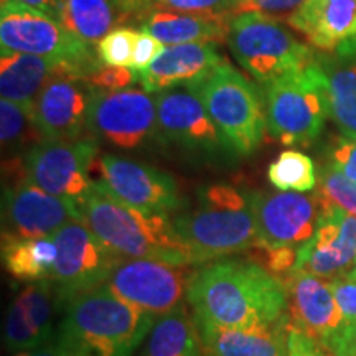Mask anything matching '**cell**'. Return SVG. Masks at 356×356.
Here are the masks:
<instances>
[{"label": "cell", "mask_w": 356, "mask_h": 356, "mask_svg": "<svg viewBox=\"0 0 356 356\" xmlns=\"http://www.w3.org/2000/svg\"><path fill=\"white\" fill-rule=\"evenodd\" d=\"M188 304L197 325L259 328L287 314L284 282L251 259H218L193 273Z\"/></svg>", "instance_id": "cell-1"}, {"label": "cell", "mask_w": 356, "mask_h": 356, "mask_svg": "<svg viewBox=\"0 0 356 356\" xmlns=\"http://www.w3.org/2000/svg\"><path fill=\"white\" fill-rule=\"evenodd\" d=\"M155 322L152 315L99 286L65 300L55 345L68 356H132Z\"/></svg>", "instance_id": "cell-2"}, {"label": "cell", "mask_w": 356, "mask_h": 356, "mask_svg": "<svg viewBox=\"0 0 356 356\" xmlns=\"http://www.w3.org/2000/svg\"><path fill=\"white\" fill-rule=\"evenodd\" d=\"M83 222L119 259L191 266L193 256L165 213H144L114 198L101 181L79 203Z\"/></svg>", "instance_id": "cell-3"}, {"label": "cell", "mask_w": 356, "mask_h": 356, "mask_svg": "<svg viewBox=\"0 0 356 356\" xmlns=\"http://www.w3.org/2000/svg\"><path fill=\"white\" fill-rule=\"evenodd\" d=\"M173 225L190 248L193 264L225 259L248 251L257 241L249 195L231 185H211L200 191V207L173 218Z\"/></svg>", "instance_id": "cell-4"}, {"label": "cell", "mask_w": 356, "mask_h": 356, "mask_svg": "<svg viewBox=\"0 0 356 356\" xmlns=\"http://www.w3.org/2000/svg\"><path fill=\"white\" fill-rule=\"evenodd\" d=\"M267 129L286 145L310 144L330 118L328 79L320 63L264 84Z\"/></svg>", "instance_id": "cell-5"}, {"label": "cell", "mask_w": 356, "mask_h": 356, "mask_svg": "<svg viewBox=\"0 0 356 356\" xmlns=\"http://www.w3.org/2000/svg\"><path fill=\"white\" fill-rule=\"evenodd\" d=\"M185 88L202 99L233 152L249 155L261 145L267 127L266 108L254 84L228 61Z\"/></svg>", "instance_id": "cell-6"}, {"label": "cell", "mask_w": 356, "mask_h": 356, "mask_svg": "<svg viewBox=\"0 0 356 356\" xmlns=\"http://www.w3.org/2000/svg\"><path fill=\"white\" fill-rule=\"evenodd\" d=\"M228 44L236 61L261 84L314 63V53L307 44L297 42L279 20L261 13L236 15Z\"/></svg>", "instance_id": "cell-7"}, {"label": "cell", "mask_w": 356, "mask_h": 356, "mask_svg": "<svg viewBox=\"0 0 356 356\" xmlns=\"http://www.w3.org/2000/svg\"><path fill=\"white\" fill-rule=\"evenodd\" d=\"M0 43L3 50L68 65L83 78L102 65L92 44L74 37L60 22L13 2H2L0 8Z\"/></svg>", "instance_id": "cell-8"}, {"label": "cell", "mask_w": 356, "mask_h": 356, "mask_svg": "<svg viewBox=\"0 0 356 356\" xmlns=\"http://www.w3.org/2000/svg\"><path fill=\"white\" fill-rule=\"evenodd\" d=\"M86 132L96 142L118 149H139L157 136L155 96L136 88L121 91L95 89Z\"/></svg>", "instance_id": "cell-9"}, {"label": "cell", "mask_w": 356, "mask_h": 356, "mask_svg": "<svg viewBox=\"0 0 356 356\" xmlns=\"http://www.w3.org/2000/svg\"><path fill=\"white\" fill-rule=\"evenodd\" d=\"M186 267L155 259H121L104 286L127 304L160 318L188 297L193 273Z\"/></svg>", "instance_id": "cell-10"}, {"label": "cell", "mask_w": 356, "mask_h": 356, "mask_svg": "<svg viewBox=\"0 0 356 356\" xmlns=\"http://www.w3.org/2000/svg\"><path fill=\"white\" fill-rule=\"evenodd\" d=\"M97 144L92 137L76 140H43L25 154L24 163L33 185L55 195L81 203L95 186L91 180Z\"/></svg>", "instance_id": "cell-11"}, {"label": "cell", "mask_w": 356, "mask_h": 356, "mask_svg": "<svg viewBox=\"0 0 356 356\" xmlns=\"http://www.w3.org/2000/svg\"><path fill=\"white\" fill-rule=\"evenodd\" d=\"M51 238L56 244V262L50 280L65 300L78 292L104 286L121 261L79 220L66 222Z\"/></svg>", "instance_id": "cell-12"}, {"label": "cell", "mask_w": 356, "mask_h": 356, "mask_svg": "<svg viewBox=\"0 0 356 356\" xmlns=\"http://www.w3.org/2000/svg\"><path fill=\"white\" fill-rule=\"evenodd\" d=\"M95 88L71 66L60 63L32 108L43 140L81 139L88 126Z\"/></svg>", "instance_id": "cell-13"}, {"label": "cell", "mask_w": 356, "mask_h": 356, "mask_svg": "<svg viewBox=\"0 0 356 356\" xmlns=\"http://www.w3.org/2000/svg\"><path fill=\"white\" fill-rule=\"evenodd\" d=\"M83 221L74 200L55 197L29 178L10 181L3 191V233L15 238H51L66 222Z\"/></svg>", "instance_id": "cell-14"}, {"label": "cell", "mask_w": 356, "mask_h": 356, "mask_svg": "<svg viewBox=\"0 0 356 356\" xmlns=\"http://www.w3.org/2000/svg\"><path fill=\"white\" fill-rule=\"evenodd\" d=\"M101 184L119 202L144 213H168L180 207L175 180L149 163L106 154L99 160Z\"/></svg>", "instance_id": "cell-15"}, {"label": "cell", "mask_w": 356, "mask_h": 356, "mask_svg": "<svg viewBox=\"0 0 356 356\" xmlns=\"http://www.w3.org/2000/svg\"><path fill=\"white\" fill-rule=\"evenodd\" d=\"M318 202L320 218L317 231L314 238L299 249L293 270L333 280L348 274L355 267L356 216L320 197Z\"/></svg>", "instance_id": "cell-16"}, {"label": "cell", "mask_w": 356, "mask_h": 356, "mask_svg": "<svg viewBox=\"0 0 356 356\" xmlns=\"http://www.w3.org/2000/svg\"><path fill=\"white\" fill-rule=\"evenodd\" d=\"M257 225V241L267 246L302 248L318 226L320 202L299 191H254L249 195Z\"/></svg>", "instance_id": "cell-17"}, {"label": "cell", "mask_w": 356, "mask_h": 356, "mask_svg": "<svg viewBox=\"0 0 356 356\" xmlns=\"http://www.w3.org/2000/svg\"><path fill=\"white\" fill-rule=\"evenodd\" d=\"M155 102L157 136L162 140L203 154L231 150L202 99L191 89L180 86L157 92Z\"/></svg>", "instance_id": "cell-18"}, {"label": "cell", "mask_w": 356, "mask_h": 356, "mask_svg": "<svg viewBox=\"0 0 356 356\" xmlns=\"http://www.w3.org/2000/svg\"><path fill=\"white\" fill-rule=\"evenodd\" d=\"M282 282L287 292L289 330L305 333L322 345L340 330L343 317L327 280L292 270Z\"/></svg>", "instance_id": "cell-19"}, {"label": "cell", "mask_w": 356, "mask_h": 356, "mask_svg": "<svg viewBox=\"0 0 356 356\" xmlns=\"http://www.w3.org/2000/svg\"><path fill=\"white\" fill-rule=\"evenodd\" d=\"M215 43H185L167 47L157 61L140 73V84L150 95L188 86L225 63Z\"/></svg>", "instance_id": "cell-20"}, {"label": "cell", "mask_w": 356, "mask_h": 356, "mask_svg": "<svg viewBox=\"0 0 356 356\" xmlns=\"http://www.w3.org/2000/svg\"><path fill=\"white\" fill-rule=\"evenodd\" d=\"M287 24L323 51L356 38V0H307Z\"/></svg>", "instance_id": "cell-21"}, {"label": "cell", "mask_w": 356, "mask_h": 356, "mask_svg": "<svg viewBox=\"0 0 356 356\" xmlns=\"http://www.w3.org/2000/svg\"><path fill=\"white\" fill-rule=\"evenodd\" d=\"M208 356H289L287 314L277 323L259 328L197 325Z\"/></svg>", "instance_id": "cell-22"}, {"label": "cell", "mask_w": 356, "mask_h": 356, "mask_svg": "<svg viewBox=\"0 0 356 356\" xmlns=\"http://www.w3.org/2000/svg\"><path fill=\"white\" fill-rule=\"evenodd\" d=\"M233 19L231 13L207 15L155 8L140 22V29L167 47L185 43H222L228 40Z\"/></svg>", "instance_id": "cell-23"}, {"label": "cell", "mask_w": 356, "mask_h": 356, "mask_svg": "<svg viewBox=\"0 0 356 356\" xmlns=\"http://www.w3.org/2000/svg\"><path fill=\"white\" fill-rule=\"evenodd\" d=\"M50 58L12 50L0 53V95L32 113L35 101L58 68Z\"/></svg>", "instance_id": "cell-24"}, {"label": "cell", "mask_w": 356, "mask_h": 356, "mask_svg": "<svg viewBox=\"0 0 356 356\" xmlns=\"http://www.w3.org/2000/svg\"><path fill=\"white\" fill-rule=\"evenodd\" d=\"M337 58L322 60L328 79L330 118L343 137L356 139V38L338 47Z\"/></svg>", "instance_id": "cell-25"}, {"label": "cell", "mask_w": 356, "mask_h": 356, "mask_svg": "<svg viewBox=\"0 0 356 356\" xmlns=\"http://www.w3.org/2000/svg\"><path fill=\"white\" fill-rule=\"evenodd\" d=\"M2 262L7 273L20 282L50 280L56 244L53 238H15L2 233Z\"/></svg>", "instance_id": "cell-26"}, {"label": "cell", "mask_w": 356, "mask_h": 356, "mask_svg": "<svg viewBox=\"0 0 356 356\" xmlns=\"http://www.w3.org/2000/svg\"><path fill=\"white\" fill-rule=\"evenodd\" d=\"M204 353L195 317L185 305L160 317L150 332L142 356H202Z\"/></svg>", "instance_id": "cell-27"}, {"label": "cell", "mask_w": 356, "mask_h": 356, "mask_svg": "<svg viewBox=\"0 0 356 356\" xmlns=\"http://www.w3.org/2000/svg\"><path fill=\"white\" fill-rule=\"evenodd\" d=\"M122 22L115 0H63L60 24L74 37L89 44H96L113 26Z\"/></svg>", "instance_id": "cell-28"}, {"label": "cell", "mask_w": 356, "mask_h": 356, "mask_svg": "<svg viewBox=\"0 0 356 356\" xmlns=\"http://www.w3.org/2000/svg\"><path fill=\"white\" fill-rule=\"evenodd\" d=\"M17 300L24 307L30 327L37 333L43 345H55L58 323L56 317L63 310L65 299L51 280L29 284Z\"/></svg>", "instance_id": "cell-29"}, {"label": "cell", "mask_w": 356, "mask_h": 356, "mask_svg": "<svg viewBox=\"0 0 356 356\" xmlns=\"http://www.w3.org/2000/svg\"><path fill=\"white\" fill-rule=\"evenodd\" d=\"M267 180L280 191H310L317 186L314 160L299 150H284L267 167Z\"/></svg>", "instance_id": "cell-30"}, {"label": "cell", "mask_w": 356, "mask_h": 356, "mask_svg": "<svg viewBox=\"0 0 356 356\" xmlns=\"http://www.w3.org/2000/svg\"><path fill=\"white\" fill-rule=\"evenodd\" d=\"M0 140L7 150H20L22 147L33 145L43 142L42 134L35 126L32 114L24 106L17 102L0 101Z\"/></svg>", "instance_id": "cell-31"}, {"label": "cell", "mask_w": 356, "mask_h": 356, "mask_svg": "<svg viewBox=\"0 0 356 356\" xmlns=\"http://www.w3.org/2000/svg\"><path fill=\"white\" fill-rule=\"evenodd\" d=\"M317 195L356 216V181L350 180L330 163L320 168Z\"/></svg>", "instance_id": "cell-32"}, {"label": "cell", "mask_w": 356, "mask_h": 356, "mask_svg": "<svg viewBox=\"0 0 356 356\" xmlns=\"http://www.w3.org/2000/svg\"><path fill=\"white\" fill-rule=\"evenodd\" d=\"M139 32L129 26H118L111 30L101 42L96 43L99 60L108 66H124L131 68L136 40Z\"/></svg>", "instance_id": "cell-33"}, {"label": "cell", "mask_w": 356, "mask_h": 356, "mask_svg": "<svg viewBox=\"0 0 356 356\" xmlns=\"http://www.w3.org/2000/svg\"><path fill=\"white\" fill-rule=\"evenodd\" d=\"M299 249L300 248L292 246H267V244L256 241L246 252L249 259L264 267L274 277L282 280L296 269Z\"/></svg>", "instance_id": "cell-34"}, {"label": "cell", "mask_w": 356, "mask_h": 356, "mask_svg": "<svg viewBox=\"0 0 356 356\" xmlns=\"http://www.w3.org/2000/svg\"><path fill=\"white\" fill-rule=\"evenodd\" d=\"M6 343L10 351H24L43 346L40 337L33 332L29 320H26L24 307L17 299L12 302L7 312Z\"/></svg>", "instance_id": "cell-35"}, {"label": "cell", "mask_w": 356, "mask_h": 356, "mask_svg": "<svg viewBox=\"0 0 356 356\" xmlns=\"http://www.w3.org/2000/svg\"><path fill=\"white\" fill-rule=\"evenodd\" d=\"M86 81L97 91H121L140 79L139 71L124 66L99 65L95 71L88 74Z\"/></svg>", "instance_id": "cell-36"}, {"label": "cell", "mask_w": 356, "mask_h": 356, "mask_svg": "<svg viewBox=\"0 0 356 356\" xmlns=\"http://www.w3.org/2000/svg\"><path fill=\"white\" fill-rule=\"evenodd\" d=\"M307 0H241L233 10V17L241 13H261L269 19H284L291 17L304 6Z\"/></svg>", "instance_id": "cell-37"}, {"label": "cell", "mask_w": 356, "mask_h": 356, "mask_svg": "<svg viewBox=\"0 0 356 356\" xmlns=\"http://www.w3.org/2000/svg\"><path fill=\"white\" fill-rule=\"evenodd\" d=\"M239 2L241 0H159L155 8L185 13H207V15H222V13L233 15V10Z\"/></svg>", "instance_id": "cell-38"}, {"label": "cell", "mask_w": 356, "mask_h": 356, "mask_svg": "<svg viewBox=\"0 0 356 356\" xmlns=\"http://www.w3.org/2000/svg\"><path fill=\"white\" fill-rule=\"evenodd\" d=\"M328 284L341 312L343 323L356 322V275L348 273L341 277L328 280Z\"/></svg>", "instance_id": "cell-39"}, {"label": "cell", "mask_w": 356, "mask_h": 356, "mask_svg": "<svg viewBox=\"0 0 356 356\" xmlns=\"http://www.w3.org/2000/svg\"><path fill=\"white\" fill-rule=\"evenodd\" d=\"M165 48L167 44L160 42L159 38L152 37L150 33L139 32L136 40V47H134L131 68L142 73V71L150 68L157 61V58L165 51Z\"/></svg>", "instance_id": "cell-40"}, {"label": "cell", "mask_w": 356, "mask_h": 356, "mask_svg": "<svg viewBox=\"0 0 356 356\" xmlns=\"http://www.w3.org/2000/svg\"><path fill=\"white\" fill-rule=\"evenodd\" d=\"M330 165L356 181V140L341 137L335 142L330 152Z\"/></svg>", "instance_id": "cell-41"}, {"label": "cell", "mask_w": 356, "mask_h": 356, "mask_svg": "<svg viewBox=\"0 0 356 356\" xmlns=\"http://www.w3.org/2000/svg\"><path fill=\"white\" fill-rule=\"evenodd\" d=\"M323 346L337 356H356V322L341 325L340 330L328 338Z\"/></svg>", "instance_id": "cell-42"}, {"label": "cell", "mask_w": 356, "mask_h": 356, "mask_svg": "<svg viewBox=\"0 0 356 356\" xmlns=\"http://www.w3.org/2000/svg\"><path fill=\"white\" fill-rule=\"evenodd\" d=\"M289 356H322V345L305 333L289 330Z\"/></svg>", "instance_id": "cell-43"}, {"label": "cell", "mask_w": 356, "mask_h": 356, "mask_svg": "<svg viewBox=\"0 0 356 356\" xmlns=\"http://www.w3.org/2000/svg\"><path fill=\"white\" fill-rule=\"evenodd\" d=\"M2 2H13L19 6L29 7L35 12L43 13V15L50 17V19L60 22L61 13V2L63 0H2Z\"/></svg>", "instance_id": "cell-44"}, {"label": "cell", "mask_w": 356, "mask_h": 356, "mask_svg": "<svg viewBox=\"0 0 356 356\" xmlns=\"http://www.w3.org/2000/svg\"><path fill=\"white\" fill-rule=\"evenodd\" d=\"M13 356H68L58 345H43L38 348L17 351Z\"/></svg>", "instance_id": "cell-45"}, {"label": "cell", "mask_w": 356, "mask_h": 356, "mask_svg": "<svg viewBox=\"0 0 356 356\" xmlns=\"http://www.w3.org/2000/svg\"><path fill=\"white\" fill-rule=\"evenodd\" d=\"M320 345H322V343H320ZM322 356H337V355H333L332 351L327 348V346H323V345H322Z\"/></svg>", "instance_id": "cell-46"}, {"label": "cell", "mask_w": 356, "mask_h": 356, "mask_svg": "<svg viewBox=\"0 0 356 356\" xmlns=\"http://www.w3.org/2000/svg\"><path fill=\"white\" fill-rule=\"evenodd\" d=\"M350 273H351V274H353V275H356V262H355V267H353V269H351V270H350Z\"/></svg>", "instance_id": "cell-47"}, {"label": "cell", "mask_w": 356, "mask_h": 356, "mask_svg": "<svg viewBox=\"0 0 356 356\" xmlns=\"http://www.w3.org/2000/svg\"><path fill=\"white\" fill-rule=\"evenodd\" d=\"M355 140H356V139H355Z\"/></svg>", "instance_id": "cell-48"}]
</instances>
